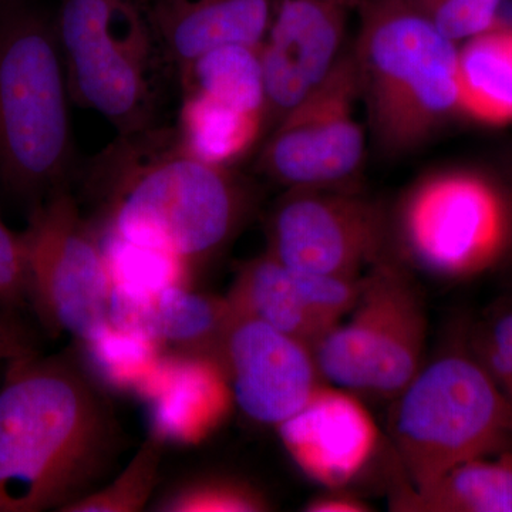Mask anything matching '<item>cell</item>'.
<instances>
[{
    "label": "cell",
    "instance_id": "cell-1",
    "mask_svg": "<svg viewBox=\"0 0 512 512\" xmlns=\"http://www.w3.org/2000/svg\"><path fill=\"white\" fill-rule=\"evenodd\" d=\"M104 228L187 262L221 254L247 220L251 187L232 168L191 156L174 127L119 136L90 167Z\"/></svg>",
    "mask_w": 512,
    "mask_h": 512
},
{
    "label": "cell",
    "instance_id": "cell-2",
    "mask_svg": "<svg viewBox=\"0 0 512 512\" xmlns=\"http://www.w3.org/2000/svg\"><path fill=\"white\" fill-rule=\"evenodd\" d=\"M116 446L113 414L86 377L56 359L13 360L0 387V512L62 511Z\"/></svg>",
    "mask_w": 512,
    "mask_h": 512
},
{
    "label": "cell",
    "instance_id": "cell-3",
    "mask_svg": "<svg viewBox=\"0 0 512 512\" xmlns=\"http://www.w3.org/2000/svg\"><path fill=\"white\" fill-rule=\"evenodd\" d=\"M356 15L352 50L370 137L383 156H407L460 114L456 42L409 0H359Z\"/></svg>",
    "mask_w": 512,
    "mask_h": 512
},
{
    "label": "cell",
    "instance_id": "cell-4",
    "mask_svg": "<svg viewBox=\"0 0 512 512\" xmlns=\"http://www.w3.org/2000/svg\"><path fill=\"white\" fill-rule=\"evenodd\" d=\"M70 94L56 25L23 0L0 6V185L37 202L74 167Z\"/></svg>",
    "mask_w": 512,
    "mask_h": 512
},
{
    "label": "cell",
    "instance_id": "cell-5",
    "mask_svg": "<svg viewBox=\"0 0 512 512\" xmlns=\"http://www.w3.org/2000/svg\"><path fill=\"white\" fill-rule=\"evenodd\" d=\"M390 433L409 487L512 446V406L470 348L424 363L393 400Z\"/></svg>",
    "mask_w": 512,
    "mask_h": 512
},
{
    "label": "cell",
    "instance_id": "cell-6",
    "mask_svg": "<svg viewBox=\"0 0 512 512\" xmlns=\"http://www.w3.org/2000/svg\"><path fill=\"white\" fill-rule=\"evenodd\" d=\"M55 25L70 100L106 117L119 136L157 126L167 64L146 0H62Z\"/></svg>",
    "mask_w": 512,
    "mask_h": 512
},
{
    "label": "cell",
    "instance_id": "cell-7",
    "mask_svg": "<svg viewBox=\"0 0 512 512\" xmlns=\"http://www.w3.org/2000/svg\"><path fill=\"white\" fill-rule=\"evenodd\" d=\"M512 245V201L487 175L431 171L390 214V247L406 266L443 282L467 281L503 261Z\"/></svg>",
    "mask_w": 512,
    "mask_h": 512
},
{
    "label": "cell",
    "instance_id": "cell-8",
    "mask_svg": "<svg viewBox=\"0 0 512 512\" xmlns=\"http://www.w3.org/2000/svg\"><path fill=\"white\" fill-rule=\"evenodd\" d=\"M427 332L420 289L390 254L366 272L356 305L313 352L323 382L394 400L426 363Z\"/></svg>",
    "mask_w": 512,
    "mask_h": 512
},
{
    "label": "cell",
    "instance_id": "cell-9",
    "mask_svg": "<svg viewBox=\"0 0 512 512\" xmlns=\"http://www.w3.org/2000/svg\"><path fill=\"white\" fill-rule=\"evenodd\" d=\"M355 57L348 47L329 76L266 136L258 167L286 190H355L365 170L366 130Z\"/></svg>",
    "mask_w": 512,
    "mask_h": 512
},
{
    "label": "cell",
    "instance_id": "cell-10",
    "mask_svg": "<svg viewBox=\"0 0 512 512\" xmlns=\"http://www.w3.org/2000/svg\"><path fill=\"white\" fill-rule=\"evenodd\" d=\"M22 238L29 295L43 322L80 342L109 325L111 282L99 234L67 188L37 202Z\"/></svg>",
    "mask_w": 512,
    "mask_h": 512
},
{
    "label": "cell",
    "instance_id": "cell-11",
    "mask_svg": "<svg viewBox=\"0 0 512 512\" xmlns=\"http://www.w3.org/2000/svg\"><path fill=\"white\" fill-rule=\"evenodd\" d=\"M266 234V252L306 274L362 276L390 255V214L360 188L288 190Z\"/></svg>",
    "mask_w": 512,
    "mask_h": 512
},
{
    "label": "cell",
    "instance_id": "cell-12",
    "mask_svg": "<svg viewBox=\"0 0 512 512\" xmlns=\"http://www.w3.org/2000/svg\"><path fill=\"white\" fill-rule=\"evenodd\" d=\"M357 3L359 0H276L261 46L266 136L338 64L348 49L346 37Z\"/></svg>",
    "mask_w": 512,
    "mask_h": 512
},
{
    "label": "cell",
    "instance_id": "cell-13",
    "mask_svg": "<svg viewBox=\"0 0 512 512\" xmlns=\"http://www.w3.org/2000/svg\"><path fill=\"white\" fill-rule=\"evenodd\" d=\"M218 356L235 404L256 423L278 427L323 383L311 346L247 316L232 313Z\"/></svg>",
    "mask_w": 512,
    "mask_h": 512
},
{
    "label": "cell",
    "instance_id": "cell-14",
    "mask_svg": "<svg viewBox=\"0 0 512 512\" xmlns=\"http://www.w3.org/2000/svg\"><path fill=\"white\" fill-rule=\"evenodd\" d=\"M276 429L293 463L323 488L348 487L380 447L379 427L359 394L326 382Z\"/></svg>",
    "mask_w": 512,
    "mask_h": 512
},
{
    "label": "cell",
    "instance_id": "cell-15",
    "mask_svg": "<svg viewBox=\"0 0 512 512\" xmlns=\"http://www.w3.org/2000/svg\"><path fill=\"white\" fill-rule=\"evenodd\" d=\"M137 396L146 404L150 436L163 444L200 443L235 404L220 356L208 353H163Z\"/></svg>",
    "mask_w": 512,
    "mask_h": 512
},
{
    "label": "cell",
    "instance_id": "cell-16",
    "mask_svg": "<svg viewBox=\"0 0 512 512\" xmlns=\"http://www.w3.org/2000/svg\"><path fill=\"white\" fill-rule=\"evenodd\" d=\"M168 69L181 72L222 46L261 47L276 0H146Z\"/></svg>",
    "mask_w": 512,
    "mask_h": 512
},
{
    "label": "cell",
    "instance_id": "cell-17",
    "mask_svg": "<svg viewBox=\"0 0 512 512\" xmlns=\"http://www.w3.org/2000/svg\"><path fill=\"white\" fill-rule=\"evenodd\" d=\"M232 319L227 296L202 295L188 286H168L154 293L111 285L107 320L113 328L171 345L180 352L220 353Z\"/></svg>",
    "mask_w": 512,
    "mask_h": 512
},
{
    "label": "cell",
    "instance_id": "cell-18",
    "mask_svg": "<svg viewBox=\"0 0 512 512\" xmlns=\"http://www.w3.org/2000/svg\"><path fill=\"white\" fill-rule=\"evenodd\" d=\"M227 299L234 315L264 322L312 349L332 329L309 308L291 271L268 252L239 266Z\"/></svg>",
    "mask_w": 512,
    "mask_h": 512
},
{
    "label": "cell",
    "instance_id": "cell-19",
    "mask_svg": "<svg viewBox=\"0 0 512 512\" xmlns=\"http://www.w3.org/2000/svg\"><path fill=\"white\" fill-rule=\"evenodd\" d=\"M390 510L399 512H512V451L474 458L421 488H397Z\"/></svg>",
    "mask_w": 512,
    "mask_h": 512
},
{
    "label": "cell",
    "instance_id": "cell-20",
    "mask_svg": "<svg viewBox=\"0 0 512 512\" xmlns=\"http://www.w3.org/2000/svg\"><path fill=\"white\" fill-rule=\"evenodd\" d=\"M458 109L468 119L501 127L512 123V25L470 37L458 50Z\"/></svg>",
    "mask_w": 512,
    "mask_h": 512
},
{
    "label": "cell",
    "instance_id": "cell-21",
    "mask_svg": "<svg viewBox=\"0 0 512 512\" xmlns=\"http://www.w3.org/2000/svg\"><path fill=\"white\" fill-rule=\"evenodd\" d=\"M174 130L191 156L232 170L268 133L265 114L249 113L195 93H183Z\"/></svg>",
    "mask_w": 512,
    "mask_h": 512
},
{
    "label": "cell",
    "instance_id": "cell-22",
    "mask_svg": "<svg viewBox=\"0 0 512 512\" xmlns=\"http://www.w3.org/2000/svg\"><path fill=\"white\" fill-rule=\"evenodd\" d=\"M177 77L183 93L201 94L266 116L261 47L232 45L212 49L192 60Z\"/></svg>",
    "mask_w": 512,
    "mask_h": 512
},
{
    "label": "cell",
    "instance_id": "cell-23",
    "mask_svg": "<svg viewBox=\"0 0 512 512\" xmlns=\"http://www.w3.org/2000/svg\"><path fill=\"white\" fill-rule=\"evenodd\" d=\"M82 343L93 376L116 392L137 394L163 356V346L154 340L123 332L110 323Z\"/></svg>",
    "mask_w": 512,
    "mask_h": 512
},
{
    "label": "cell",
    "instance_id": "cell-24",
    "mask_svg": "<svg viewBox=\"0 0 512 512\" xmlns=\"http://www.w3.org/2000/svg\"><path fill=\"white\" fill-rule=\"evenodd\" d=\"M111 285L154 293L168 286H188L192 268L177 256L134 244L103 228L99 234Z\"/></svg>",
    "mask_w": 512,
    "mask_h": 512
},
{
    "label": "cell",
    "instance_id": "cell-25",
    "mask_svg": "<svg viewBox=\"0 0 512 512\" xmlns=\"http://www.w3.org/2000/svg\"><path fill=\"white\" fill-rule=\"evenodd\" d=\"M163 443L148 437L123 473L101 490L92 491L62 508L63 512H137L154 493Z\"/></svg>",
    "mask_w": 512,
    "mask_h": 512
},
{
    "label": "cell",
    "instance_id": "cell-26",
    "mask_svg": "<svg viewBox=\"0 0 512 512\" xmlns=\"http://www.w3.org/2000/svg\"><path fill=\"white\" fill-rule=\"evenodd\" d=\"M156 510L170 512H261L271 503L261 491L227 477H208L165 495Z\"/></svg>",
    "mask_w": 512,
    "mask_h": 512
},
{
    "label": "cell",
    "instance_id": "cell-27",
    "mask_svg": "<svg viewBox=\"0 0 512 512\" xmlns=\"http://www.w3.org/2000/svg\"><path fill=\"white\" fill-rule=\"evenodd\" d=\"M453 42L467 40L500 22L504 0H409Z\"/></svg>",
    "mask_w": 512,
    "mask_h": 512
},
{
    "label": "cell",
    "instance_id": "cell-28",
    "mask_svg": "<svg viewBox=\"0 0 512 512\" xmlns=\"http://www.w3.org/2000/svg\"><path fill=\"white\" fill-rule=\"evenodd\" d=\"M468 348L512 406V303L478 325Z\"/></svg>",
    "mask_w": 512,
    "mask_h": 512
},
{
    "label": "cell",
    "instance_id": "cell-29",
    "mask_svg": "<svg viewBox=\"0 0 512 512\" xmlns=\"http://www.w3.org/2000/svg\"><path fill=\"white\" fill-rule=\"evenodd\" d=\"M291 274L309 308L330 328L338 325L352 311L365 284V275L306 274L295 271H291Z\"/></svg>",
    "mask_w": 512,
    "mask_h": 512
},
{
    "label": "cell",
    "instance_id": "cell-30",
    "mask_svg": "<svg viewBox=\"0 0 512 512\" xmlns=\"http://www.w3.org/2000/svg\"><path fill=\"white\" fill-rule=\"evenodd\" d=\"M25 295H29L25 242L0 218V302L12 305Z\"/></svg>",
    "mask_w": 512,
    "mask_h": 512
},
{
    "label": "cell",
    "instance_id": "cell-31",
    "mask_svg": "<svg viewBox=\"0 0 512 512\" xmlns=\"http://www.w3.org/2000/svg\"><path fill=\"white\" fill-rule=\"evenodd\" d=\"M303 511L308 512H370L372 505L346 487L323 488L312 497Z\"/></svg>",
    "mask_w": 512,
    "mask_h": 512
},
{
    "label": "cell",
    "instance_id": "cell-32",
    "mask_svg": "<svg viewBox=\"0 0 512 512\" xmlns=\"http://www.w3.org/2000/svg\"><path fill=\"white\" fill-rule=\"evenodd\" d=\"M28 355V349L23 346L18 336L0 322V360H16Z\"/></svg>",
    "mask_w": 512,
    "mask_h": 512
},
{
    "label": "cell",
    "instance_id": "cell-33",
    "mask_svg": "<svg viewBox=\"0 0 512 512\" xmlns=\"http://www.w3.org/2000/svg\"><path fill=\"white\" fill-rule=\"evenodd\" d=\"M9 0H0V6L5 5V3H8Z\"/></svg>",
    "mask_w": 512,
    "mask_h": 512
},
{
    "label": "cell",
    "instance_id": "cell-34",
    "mask_svg": "<svg viewBox=\"0 0 512 512\" xmlns=\"http://www.w3.org/2000/svg\"><path fill=\"white\" fill-rule=\"evenodd\" d=\"M512 303V302H511Z\"/></svg>",
    "mask_w": 512,
    "mask_h": 512
}]
</instances>
